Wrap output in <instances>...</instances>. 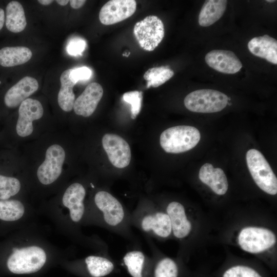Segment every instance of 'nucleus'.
I'll return each instance as SVG.
<instances>
[{
  "mask_svg": "<svg viewBox=\"0 0 277 277\" xmlns=\"http://www.w3.org/2000/svg\"><path fill=\"white\" fill-rule=\"evenodd\" d=\"M199 130L191 126H176L164 130L160 136L162 148L168 153H179L193 148L199 142Z\"/></svg>",
  "mask_w": 277,
  "mask_h": 277,
  "instance_id": "obj_6",
  "label": "nucleus"
},
{
  "mask_svg": "<svg viewBox=\"0 0 277 277\" xmlns=\"http://www.w3.org/2000/svg\"><path fill=\"white\" fill-rule=\"evenodd\" d=\"M103 95V89L100 84H89L75 100L73 107L74 112L84 117L90 116L95 110Z\"/></svg>",
  "mask_w": 277,
  "mask_h": 277,
  "instance_id": "obj_21",
  "label": "nucleus"
},
{
  "mask_svg": "<svg viewBox=\"0 0 277 277\" xmlns=\"http://www.w3.org/2000/svg\"><path fill=\"white\" fill-rule=\"evenodd\" d=\"M228 97L224 93L210 89H199L189 93L184 103L190 111L214 113L221 111L227 106Z\"/></svg>",
  "mask_w": 277,
  "mask_h": 277,
  "instance_id": "obj_9",
  "label": "nucleus"
},
{
  "mask_svg": "<svg viewBox=\"0 0 277 277\" xmlns=\"http://www.w3.org/2000/svg\"><path fill=\"white\" fill-rule=\"evenodd\" d=\"M86 47V42L81 38H75L71 40L67 45V52L71 55H81Z\"/></svg>",
  "mask_w": 277,
  "mask_h": 277,
  "instance_id": "obj_32",
  "label": "nucleus"
},
{
  "mask_svg": "<svg viewBox=\"0 0 277 277\" xmlns=\"http://www.w3.org/2000/svg\"><path fill=\"white\" fill-rule=\"evenodd\" d=\"M37 213L18 199L0 200V227L17 230L34 224Z\"/></svg>",
  "mask_w": 277,
  "mask_h": 277,
  "instance_id": "obj_7",
  "label": "nucleus"
},
{
  "mask_svg": "<svg viewBox=\"0 0 277 277\" xmlns=\"http://www.w3.org/2000/svg\"><path fill=\"white\" fill-rule=\"evenodd\" d=\"M249 51L254 55L277 64V41L265 34L252 38L248 43Z\"/></svg>",
  "mask_w": 277,
  "mask_h": 277,
  "instance_id": "obj_23",
  "label": "nucleus"
},
{
  "mask_svg": "<svg viewBox=\"0 0 277 277\" xmlns=\"http://www.w3.org/2000/svg\"><path fill=\"white\" fill-rule=\"evenodd\" d=\"M143 98L142 92L133 91L123 95L124 101L131 105V117L135 119L140 112Z\"/></svg>",
  "mask_w": 277,
  "mask_h": 277,
  "instance_id": "obj_31",
  "label": "nucleus"
},
{
  "mask_svg": "<svg viewBox=\"0 0 277 277\" xmlns=\"http://www.w3.org/2000/svg\"><path fill=\"white\" fill-rule=\"evenodd\" d=\"M86 190L81 183L70 184L57 202L42 207L46 215L61 233L73 242L97 252L108 254L106 243L97 236H89L82 231L86 210ZM38 212V213H39Z\"/></svg>",
  "mask_w": 277,
  "mask_h": 277,
  "instance_id": "obj_1",
  "label": "nucleus"
},
{
  "mask_svg": "<svg viewBox=\"0 0 277 277\" xmlns=\"http://www.w3.org/2000/svg\"><path fill=\"white\" fill-rule=\"evenodd\" d=\"M275 1H274V0H273V1H271V0H267V1H266V2H269V3H272V2H275Z\"/></svg>",
  "mask_w": 277,
  "mask_h": 277,
  "instance_id": "obj_39",
  "label": "nucleus"
},
{
  "mask_svg": "<svg viewBox=\"0 0 277 277\" xmlns=\"http://www.w3.org/2000/svg\"><path fill=\"white\" fill-rule=\"evenodd\" d=\"M227 3L225 0L206 1L199 15V25L208 27L217 21L223 15Z\"/></svg>",
  "mask_w": 277,
  "mask_h": 277,
  "instance_id": "obj_26",
  "label": "nucleus"
},
{
  "mask_svg": "<svg viewBox=\"0 0 277 277\" xmlns=\"http://www.w3.org/2000/svg\"><path fill=\"white\" fill-rule=\"evenodd\" d=\"M65 159V152L61 146L53 144L49 146L46 150L45 160L36 172L39 183L45 186L54 184L61 175Z\"/></svg>",
  "mask_w": 277,
  "mask_h": 277,
  "instance_id": "obj_11",
  "label": "nucleus"
},
{
  "mask_svg": "<svg viewBox=\"0 0 277 277\" xmlns=\"http://www.w3.org/2000/svg\"><path fill=\"white\" fill-rule=\"evenodd\" d=\"M133 33L141 48L146 51L154 50L164 36V26L161 19L155 15H149L137 22Z\"/></svg>",
  "mask_w": 277,
  "mask_h": 277,
  "instance_id": "obj_10",
  "label": "nucleus"
},
{
  "mask_svg": "<svg viewBox=\"0 0 277 277\" xmlns=\"http://www.w3.org/2000/svg\"><path fill=\"white\" fill-rule=\"evenodd\" d=\"M145 239L152 253L151 277H185L188 274L181 259H175L163 254L152 239Z\"/></svg>",
  "mask_w": 277,
  "mask_h": 277,
  "instance_id": "obj_12",
  "label": "nucleus"
},
{
  "mask_svg": "<svg viewBox=\"0 0 277 277\" xmlns=\"http://www.w3.org/2000/svg\"><path fill=\"white\" fill-rule=\"evenodd\" d=\"M70 6L73 9H78L81 8L86 2L85 0H70L69 1Z\"/></svg>",
  "mask_w": 277,
  "mask_h": 277,
  "instance_id": "obj_34",
  "label": "nucleus"
},
{
  "mask_svg": "<svg viewBox=\"0 0 277 277\" xmlns=\"http://www.w3.org/2000/svg\"><path fill=\"white\" fill-rule=\"evenodd\" d=\"M92 75L90 69L87 67H82L72 69L70 78L75 83L81 80L89 79Z\"/></svg>",
  "mask_w": 277,
  "mask_h": 277,
  "instance_id": "obj_33",
  "label": "nucleus"
},
{
  "mask_svg": "<svg viewBox=\"0 0 277 277\" xmlns=\"http://www.w3.org/2000/svg\"><path fill=\"white\" fill-rule=\"evenodd\" d=\"M6 29L12 33L23 31L27 25L25 13L22 4L16 1L9 2L5 8Z\"/></svg>",
  "mask_w": 277,
  "mask_h": 277,
  "instance_id": "obj_25",
  "label": "nucleus"
},
{
  "mask_svg": "<svg viewBox=\"0 0 277 277\" xmlns=\"http://www.w3.org/2000/svg\"><path fill=\"white\" fill-rule=\"evenodd\" d=\"M122 263L131 277H151L152 259L139 249L128 251Z\"/></svg>",
  "mask_w": 277,
  "mask_h": 277,
  "instance_id": "obj_19",
  "label": "nucleus"
},
{
  "mask_svg": "<svg viewBox=\"0 0 277 277\" xmlns=\"http://www.w3.org/2000/svg\"><path fill=\"white\" fill-rule=\"evenodd\" d=\"M72 69L65 70L60 76L61 88L57 102L60 108L65 112L72 110L75 101V95L73 88L76 84L70 78Z\"/></svg>",
  "mask_w": 277,
  "mask_h": 277,
  "instance_id": "obj_28",
  "label": "nucleus"
},
{
  "mask_svg": "<svg viewBox=\"0 0 277 277\" xmlns=\"http://www.w3.org/2000/svg\"><path fill=\"white\" fill-rule=\"evenodd\" d=\"M218 275L219 277H268L261 268L245 263L227 265L220 270Z\"/></svg>",
  "mask_w": 277,
  "mask_h": 277,
  "instance_id": "obj_27",
  "label": "nucleus"
},
{
  "mask_svg": "<svg viewBox=\"0 0 277 277\" xmlns=\"http://www.w3.org/2000/svg\"><path fill=\"white\" fill-rule=\"evenodd\" d=\"M37 2L43 5L47 6L52 3L54 1L51 0H38Z\"/></svg>",
  "mask_w": 277,
  "mask_h": 277,
  "instance_id": "obj_36",
  "label": "nucleus"
},
{
  "mask_svg": "<svg viewBox=\"0 0 277 277\" xmlns=\"http://www.w3.org/2000/svg\"><path fill=\"white\" fill-rule=\"evenodd\" d=\"M199 177L217 195H224L228 190V182L225 172L220 168H214L210 163H205L201 167Z\"/></svg>",
  "mask_w": 277,
  "mask_h": 277,
  "instance_id": "obj_22",
  "label": "nucleus"
},
{
  "mask_svg": "<svg viewBox=\"0 0 277 277\" xmlns=\"http://www.w3.org/2000/svg\"><path fill=\"white\" fill-rule=\"evenodd\" d=\"M247 165L256 185L266 193H277V178L263 154L255 149L249 150L246 155Z\"/></svg>",
  "mask_w": 277,
  "mask_h": 277,
  "instance_id": "obj_8",
  "label": "nucleus"
},
{
  "mask_svg": "<svg viewBox=\"0 0 277 277\" xmlns=\"http://www.w3.org/2000/svg\"><path fill=\"white\" fill-rule=\"evenodd\" d=\"M132 227L145 238L164 241L173 238L170 217L164 209L149 201H143L131 212Z\"/></svg>",
  "mask_w": 277,
  "mask_h": 277,
  "instance_id": "obj_4",
  "label": "nucleus"
},
{
  "mask_svg": "<svg viewBox=\"0 0 277 277\" xmlns=\"http://www.w3.org/2000/svg\"><path fill=\"white\" fill-rule=\"evenodd\" d=\"M205 60L211 68L225 74H234L242 67L235 53L229 50H212L206 54Z\"/></svg>",
  "mask_w": 277,
  "mask_h": 277,
  "instance_id": "obj_20",
  "label": "nucleus"
},
{
  "mask_svg": "<svg viewBox=\"0 0 277 277\" xmlns=\"http://www.w3.org/2000/svg\"><path fill=\"white\" fill-rule=\"evenodd\" d=\"M31 50L24 46H5L0 49V66L11 68L29 61L32 57Z\"/></svg>",
  "mask_w": 277,
  "mask_h": 277,
  "instance_id": "obj_24",
  "label": "nucleus"
},
{
  "mask_svg": "<svg viewBox=\"0 0 277 277\" xmlns=\"http://www.w3.org/2000/svg\"><path fill=\"white\" fill-rule=\"evenodd\" d=\"M174 72L168 66L153 67L149 69L144 74V78L147 82V87H157L170 79Z\"/></svg>",
  "mask_w": 277,
  "mask_h": 277,
  "instance_id": "obj_29",
  "label": "nucleus"
},
{
  "mask_svg": "<svg viewBox=\"0 0 277 277\" xmlns=\"http://www.w3.org/2000/svg\"><path fill=\"white\" fill-rule=\"evenodd\" d=\"M72 263L78 272L88 277H106L117 270L110 255L100 252L77 259Z\"/></svg>",
  "mask_w": 277,
  "mask_h": 277,
  "instance_id": "obj_14",
  "label": "nucleus"
},
{
  "mask_svg": "<svg viewBox=\"0 0 277 277\" xmlns=\"http://www.w3.org/2000/svg\"><path fill=\"white\" fill-rule=\"evenodd\" d=\"M22 188L20 180L14 176L0 174V200H5L14 198Z\"/></svg>",
  "mask_w": 277,
  "mask_h": 277,
  "instance_id": "obj_30",
  "label": "nucleus"
},
{
  "mask_svg": "<svg viewBox=\"0 0 277 277\" xmlns=\"http://www.w3.org/2000/svg\"><path fill=\"white\" fill-rule=\"evenodd\" d=\"M102 145L111 164L118 168L127 167L131 160V150L128 143L120 136L105 134Z\"/></svg>",
  "mask_w": 277,
  "mask_h": 277,
  "instance_id": "obj_15",
  "label": "nucleus"
},
{
  "mask_svg": "<svg viewBox=\"0 0 277 277\" xmlns=\"http://www.w3.org/2000/svg\"><path fill=\"white\" fill-rule=\"evenodd\" d=\"M65 254L48 241L34 223L15 231L0 248L7 268L15 274L36 273L49 260Z\"/></svg>",
  "mask_w": 277,
  "mask_h": 277,
  "instance_id": "obj_2",
  "label": "nucleus"
},
{
  "mask_svg": "<svg viewBox=\"0 0 277 277\" xmlns=\"http://www.w3.org/2000/svg\"><path fill=\"white\" fill-rule=\"evenodd\" d=\"M129 212L112 194L98 190L92 202L86 203L85 226H96L132 242H135Z\"/></svg>",
  "mask_w": 277,
  "mask_h": 277,
  "instance_id": "obj_3",
  "label": "nucleus"
},
{
  "mask_svg": "<svg viewBox=\"0 0 277 277\" xmlns=\"http://www.w3.org/2000/svg\"><path fill=\"white\" fill-rule=\"evenodd\" d=\"M236 241L244 251L254 254H262L274 248L276 244L275 233L266 227L249 225L239 231Z\"/></svg>",
  "mask_w": 277,
  "mask_h": 277,
  "instance_id": "obj_5",
  "label": "nucleus"
},
{
  "mask_svg": "<svg viewBox=\"0 0 277 277\" xmlns=\"http://www.w3.org/2000/svg\"><path fill=\"white\" fill-rule=\"evenodd\" d=\"M185 277H208V276L206 275V274H193L192 275L188 274Z\"/></svg>",
  "mask_w": 277,
  "mask_h": 277,
  "instance_id": "obj_38",
  "label": "nucleus"
},
{
  "mask_svg": "<svg viewBox=\"0 0 277 277\" xmlns=\"http://www.w3.org/2000/svg\"><path fill=\"white\" fill-rule=\"evenodd\" d=\"M168 214L173 238L184 245L193 231V223L186 207L182 203L172 201L162 206Z\"/></svg>",
  "mask_w": 277,
  "mask_h": 277,
  "instance_id": "obj_13",
  "label": "nucleus"
},
{
  "mask_svg": "<svg viewBox=\"0 0 277 277\" xmlns=\"http://www.w3.org/2000/svg\"><path fill=\"white\" fill-rule=\"evenodd\" d=\"M56 2L61 6H64L66 5L69 1L68 0H56Z\"/></svg>",
  "mask_w": 277,
  "mask_h": 277,
  "instance_id": "obj_37",
  "label": "nucleus"
},
{
  "mask_svg": "<svg viewBox=\"0 0 277 277\" xmlns=\"http://www.w3.org/2000/svg\"><path fill=\"white\" fill-rule=\"evenodd\" d=\"M5 22V11L0 7V31L2 30Z\"/></svg>",
  "mask_w": 277,
  "mask_h": 277,
  "instance_id": "obj_35",
  "label": "nucleus"
},
{
  "mask_svg": "<svg viewBox=\"0 0 277 277\" xmlns=\"http://www.w3.org/2000/svg\"><path fill=\"white\" fill-rule=\"evenodd\" d=\"M136 8V3L134 0H111L101 9L99 19L104 25L114 24L132 16Z\"/></svg>",
  "mask_w": 277,
  "mask_h": 277,
  "instance_id": "obj_17",
  "label": "nucleus"
},
{
  "mask_svg": "<svg viewBox=\"0 0 277 277\" xmlns=\"http://www.w3.org/2000/svg\"><path fill=\"white\" fill-rule=\"evenodd\" d=\"M44 114L41 102L28 98L19 106L18 116L16 125V132L21 137L31 135L33 131V121L40 119Z\"/></svg>",
  "mask_w": 277,
  "mask_h": 277,
  "instance_id": "obj_16",
  "label": "nucleus"
},
{
  "mask_svg": "<svg viewBox=\"0 0 277 277\" xmlns=\"http://www.w3.org/2000/svg\"><path fill=\"white\" fill-rule=\"evenodd\" d=\"M38 88V83L35 78L25 76L5 92L3 97L4 105L9 109L16 108Z\"/></svg>",
  "mask_w": 277,
  "mask_h": 277,
  "instance_id": "obj_18",
  "label": "nucleus"
}]
</instances>
